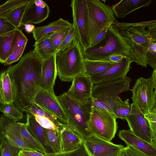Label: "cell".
I'll return each instance as SVG.
<instances>
[{"mask_svg": "<svg viewBox=\"0 0 156 156\" xmlns=\"http://www.w3.org/2000/svg\"><path fill=\"white\" fill-rule=\"evenodd\" d=\"M87 0H73L70 4L72 10L73 27L83 50L90 44L86 20Z\"/></svg>", "mask_w": 156, "mask_h": 156, "instance_id": "cell-9", "label": "cell"}, {"mask_svg": "<svg viewBox=\"0 0 156 156\" xmlns=\"http://www.w3.org/2000/svg\"><path fill=\"white\" fill-rule=\"evenodd\" d=\"M155 23L156 20L135 23L117 21L115 23L129 46L132 62H135L143 67H147V51L148 47L152 42L145 28Z\"/></svg>", "mask_w": 156, "mask_h": 156, "instance_id": "cell-2", "label": "cell"}, {"mask_svg": "<svg viewBox=\"0 0 156 156\" xmlns=\"http://www.w3.org/2000/svg\"><path fill=\"white\" fill-rule=\"evenodd\" d=\"M119 156H147L132 147L127 145L124 147Z\"/></svg>", "mask_w": 156, "mask_h": 156, "instance_id": "cell-44", "label": "cell"}, {"mask_svg": "<svg viewBox=\"0 0 156 156\" xmlns=\"http://www.w3.org/2000/svg\"><path fill=\"white\" fill-rule=\"evenodd\" d=\"M55 55L43 60L39 83L40 89L54 91V86L57 75Z\"/></svg>", "mask_w": 156, "mask_h": 156, "instance_id": "cell-19", "label": "cell"}, {"mask_svg": "<svg viewBox=\"0 0 156 156\" xmlns=\"http://www.w3.org/2000/svg\"><path fill=\"white\" fill-rule=\"evenodd\" d=\"M28 3L12 9L2 17L5 18L16 28H18L20 26V23L22 16Z\"/></svg>", "mask_w": 156, "mask_h": 156, "instance_id": "cell-32", "label": "cell"}, {"mask_svg": "<svg viewBox=\"0 0 156 156\" xmlns=\"http://www.w3.org/2000/svg\"><path fill=\"white\" fill-rule=\"evenodd\" d=\"M86 17L90 44L104 28L117 21L111 7L100 0H87Z\"/></svg>", "mask_w": 156, "mask_h": 156, "instance_id": "cell-6", "label": "cell"}, {"mask_svg": "<svg viewBox=\"0 0 156 156\" xmlns=\"http://www.w3.org/2000/svg\"><path fill=\"white\" fill-rule=\"evenodd\" d=\"M125 56L120 54H114L111 55L102 60H108L115 63L120 62Z\"/></svg>", "mask_w": 156, "mask_h": 156, "instance_id": "cell-48", "label": "cell"}, {"mask_svg": "<svg viewBox=\"0 0 156 156\" xmlns=\"http://www.w3.org/2000/svg\"><path fill=\"white\" fill-rule=\"evenodd\" d=\"M156 83L151 76L138 78L132 89L133 103L143 112L156 108Z\"/></svg>", "mask_w": 156, "mask_h": 156, "instance_id": "cell-7", "label": "cell"}, {"mask_svg": "<svg viewBox=\"0 0 156 156\" xmlns=\"http://www.w3.org/2000/svg\"><path fill=\"white\" fill-rule=\"evenodd\" d=\"M2 112L6 119L15 122L20 120L23 117V112L16 106L13 102L4 103Z\"/></svg>", "mask_w": 156, "mask_h": 156, "instance_id": "cell-33", "label": "cell"}, {"mask_svg": "<svg viewBox=\"0 0 156 156\" xmlns=\"http://www.w3.org/2000/svg\"><path fill=\"white\" fill-rule=\"evenodd\" d=\"M50 12L48 5L41 0H31L24 12L20 26L42 23L48 17Z\"/></svg>", "mask_w": 156, "mask_h": 156, "instance_id": "cell-16", "label": "cell"}, {"mask_svg": "<svg viewBox=\"0 0 156 156\" xmlns=\"http://www.w3.org/2000/svg\"><path fill=\"white\" fill-rule=\"evenodd\" d=\"M28 41L27 38L22 32V30L18 28L11 54L4 64V65L10 66L19 60L22 55Z\"/></svg>", "mask_w": 156, "mask_h": 156, "instance_id": "cell-25", "label": "cell"}, {"mask_svg": "<svg viewBox=\"0 0 156 156\" xmlns=\"http://www.w3.org/2000/svg\"><path fill=\"white\" fill-rule=\"evenodd\" d=\"M110 26L106 27L104 28L91 42L88 48L95 47L103 41L106 37L108 28Z\"/></svg>", "mask_w": 156, "mask_h": 156, "instance_id": "cell-45", "label": "cell"}, {"mask_svg": "<svg viewBox=\"0 0 156 156\" xmlns=\"http://www.w3.org/2000/svg\"><path fill=\"white\" fill-rule=\"evenodd\" d=\"M116 117L92 106L89 122L91 133L109 141L114 137L118 129Z\"/></svg>", "mask_w": 156, "mask_h": 156, "instance_id": "cell-8", "label": "cell"}, {"mask_svg": "<svg viewBox=\"0 0 156 156\" xmlns=\"http://www.w3.org/2000/svg\"><path fill=\"white\" fill-rule=\"evenodd\" d=\"M131 106L130 113L125 119L128 123L130 130L136 136L154 144L152 142L150 125L144 117L143 112L133 103L131 104Z\"/></svg>", "mask_w": 156, "mask_h": 156, "instance_id": "cell-12", "label": "cell"}, {"mask_svg": "<svg viewBox=\"0 0 156 156\" xmlns=\"http://www.w3.org/2000/svg\"><path fill=\"white\" fill-rule=\"evenodd\" d=\"M45 156H91L84 143L77 149L68 152L49 153L44 154Z\"/></svg>", "mask_w": 156, "mask_h": 156, "instance_id": "cell-36", "label": "cell"}, {"mask_svg": "<svg viewBox=\"0 0 156 156\" xmlns=\"http://www.w3.org/2000/svg\"><path fill=\"white\" fill-rule=\"evenodd\" d=\"M151 130L152 142L156 145V122H149Z\"/></svg>", "mask_w": 156, "mask_h": 156, "instance_id": "cell-49", "label": "cell"}, {"mask_svg": "<svg viewBox=\"0 0 156 156\" xmlns=\"http://www.w3.org/2000/svg\"><path fill=\"white\" fill-rule=\"evenodd\" d=\"M18 28L0 35V63L4 64L10 55Z\"/></svg>", "mask_w": 156, "mask_h": 156, "instance_id": "cell-26", "label": "cell"}, {"mask_svg": "<svg viewBox=\"0 0 156 156\" xmlns=\"http://www.w3.org/2000/svg\"><path fill=\"white\" fill-rule=\"evenodd\" d=\"M85 58L91 60L103 59L114 54L129 56V46L115 23L108 28L105 39L97 46L83 50Z\"/></svg>", "mask_w": 156, "mask_h": 156, "instance_id": "cell-5", "label": "cell"}, {"mask_svg": "<svg viewBox=\"0 0 156 156\" xmlns=\"http://www.w3.org/2000/svg\"><path fill=\"white\" fill-rule=\"evenodd\" d=\"M20 126L22 136L30 147L35 151L44 154L48 152L43 146L29 132L25 123L20 122Z\"/></svg>", "mask_w": 156, "mask_h": 156, "instance_id": "cell-30", "label": "cell"}, {"mask_svg": "<svg viewBox=\"0 0 156 156\" xmlns=\"http://www.w3.org/2000/svg\"><path fill=\"white\" fill-rule=\"evenodd\" d=\"M1 147V141H0V147Z\"/></svg>", "mask_w": 156, "mask_h": 156, "instance_id": "cell-53", "label": "cell"}, {"mask_svg": "<svg viewBox=\"0 0 156 156\" xmlns=\"http://www.w3.org/2000/svg\"><path fill=\"white\" fill-rule=\"evenodd\" d=\"M34 116L36 121L43 128L56 130L59 129V126L56 125L49 119L39 116Z\"/></svg>", "mask_w": 156, "mask_h": 156, "instance_id": "cell-41", "label": "cell"}, {"mask_svg": "<svg viewBox=\"0 0 156 156\" xmlns=\"http://www.w3.org/2000/svg\"><path fill=\"white\" fill-rule=\"evenodd\" d=\"M72 26L73 23L60 18L46 26L35 27L32 32L33 36L35 41H37L48 34Z\"/></svg>", "mask_w": 156, "mask_h": 156, "instance_id": "cell-22", "label": "cell"}, {"mask_svg": "<svg viewBox=\"0 0 156 156\" xmlns=\"http://www.w3.org/2000/svg\"><path fill=\"white\" fill-rule=\"evenodd\" d=\"M76 38H77L76 33L72 26L68 34L58 47L57 52L59 51L63 50L69 46Z\"/></svg>", "mask_w": 156, "mask_h": 156, "instance_id": "cell-42", "label": "cell"}, {"mask_svg": "<svg viewBox=\"0 0 156 156\" xmlns=\"http://www.w3.org/2000/svg\"><path fill=\"white\" fill-rule=\"evenodd\" d=\"M91 99L93 107L97 109L107 112L115 115L112 109L115 100L98 99L92 98Z\"/></svg>", "mask_w": 156, "mask_h": 156, "instance_id": "cell-38", "label": "cell"}, {"mask_svg": "<svg viewBox=\"0 0 156 156\" xmlns=\"http://www.w3.org/2000/svg\"><path fill=\"white\" fill-rule=\"evenodd\" d=\"M131 108V104L128 98L123 101L119 97L115 100L114 104L113 107V112L117 119L122 120L126 119L129 114Z\"/></svg>", "mask_w": 156, "mask_h": 156, "instance_id": "cell-29", "label": "cell"}, {"mask_svg": "<svg viewBox=\"0 0 156 156\" xmlns=\"http://www.w3.org/2000/svg\"><path fill=\"white\" fill-rule=\"evenodd\" d=\"M132 63L129 56H125L119 62L115 63L104 73L90 77L93 84L111 81L123 78L131 69Z\"/></svg>", "mask_w": 156, "mask_h": 156, "instance_id": "cell-17", "label": "cell"}, {"mask_svg": "<svg viewBox=\"0 0 156 156\" xmlns=\"http://www.w3.org/2000/svg\"><path fill=\"white\" fill-rule=\"evenodd\" d=\"M147 64L151 66L153 70L156 69V42L151 43L147 51Z\"/></svg>", "mask_w": 156, "mask_h": 156, "instance_id": "cell-40", "label": "cell"}, {"mask_svg": "<svg viewBox=\"0 0 156 156\" xmlns=\"http://www.w3.org/2000/svg\"><path fill=\"white\" fill-rule=\"evenodd\" d=\"M19 156H45L44 154L34 150H20Z\"/></svg>", "mask_w": 156, "mask_h": 156, "instance_id": "cell-46", "label": "cell"}, {"mask_svg": "<svg viewBox=\"0 0 156 156\" xmlns=\"http://www.w3.org/2000/svg\"><path fill=\"white\" fill-rule=\"evenodd\" d=\"M84 74L90 77L101 74L116 63L108 60H91L84 57Z\"/></svg>", "mask_w": 156, "mask_h": 156, "instance_id": "cell-23", "label": "cell"}, {"mask_svg": "<svg viewBox=\"0 0 156 156\" xmlns=\"http://www.w3.org/2000/svg\"><path fill=\"white\" fill-rule=\"evenodd\" d=\"M72 27L50 34V40L56 52L58 47L68 34Z\"/></svg>", "mask_w": 156, "mask_h": 156, "instance_id": "cell-37", "label": "cell"}, {"mask_svg": "<svg viewBox=\"0 0 156 156\" xmlns=\"http://www.w3.org/2000/svg\"><path fill=\"white\" fill-rule=\"evenodd\" d=\"M43 59L32 50L24 55L16 65L6 71L9 76L13 93V103L23 112L34 103L40 89L39 83Z\"/></svg>", "mask_w": 156, "mask_h": 156, "instance_id": "cell-1", "label": "cell"}, {"mask_svg": "<svg viewBox=\"0 0 156 156\" xmlns=\"http://www.w3.org/2000/svg\"><path fill=\"white\" fill-rule=\"evenodd\" d=\"M83 141L91 156H119L124 147L91 133Z\"/></svg>", "mask_w": 156, "mask_h": 156, "instance_id": "cell-11", "label": "cell"}, {"mask_svg": "<svg viewBox=\"0 0 156 156\" xmlns=\"http://www.w3.org/2000/svg\"><path fill=\"white\" fill-rule=\"evenodd\" d=\"M131 80L129 77L126 76L115 80L94 84L91 98L114 101L121 93L130 90L129 84Z\"/></svg>", "mask_w": 156, "mask_h": 156, "instance_id": "cell-10", "label": "cell"}, {"mask_svg": "<svg viewBox=\"0 0 156 156\" xmlns=\"http://www.w3.org/2000/svg\"><path fill=\"white\" fill-rule=\"evenodd\" d=\"M57 75L61 80L69 82L76 76L84 73L83 50L77 38L71 44L55 54Z\"/></svg>", "mask_w": 156, "mask_h": 156, "instance_id": "cell-4", "label": "cell"}, {"mask_svg": "<svg viewBox=\"0 0 156 156\" xmlns=\"http://www.w3.org/2000/svg\"><path fill=\"white\" fill-rule=\"evenodd\" d=\"M0 134L20 150H34L24 140L21 133L20 122L9 120L3 114L0 117Z\"/></svg>", "mask_w": 156, "mask_h": 156, "instance_id": "cell-14", "label": "cell"}, {"mask_svg": "<svg viewBox=\"0 0 156 156\" xmlns=\"http://www.w3.org/2000/svg\"><path fill=\"white\" fill-rule=\"evenodd\" d=\"M23 25L24 26V28L25 30L28 33L32 32L35 28L34 25L30 23L26 24Z\"/></svg>", "mask_w": 156, "mask_h": 156, "instance_id": "cell-50", "label": "cell"}, {"mask_svg": "<svg viewBox=\"0 0 156 156\" xmlns=\"http://www.w3.org/2000/svg\"><path fill=\"white\" fill-rule=\"evenodd\" d=\"M50 34L46 35L38 41H35L33 45L34 50L43 60L55 55L56 53L50 40Z\"/></svg>", "mask_w": 156, "mask_h": 156, "instance_id": "cell-27", "label": "cell"}, {"mask_svg": "<svg viewBox=\"0 0 156 156\" xmlns=\"http://www.w3.org/2000/svg\"><path fill=\"white\" fill-rule=\"evenodd\" d=\"M148 35L152 43L156 42V23L147 28Z\"/></svg>", "mask_w": 156, "mask_h": 156, "instance_id": "cell-47", "label": "cell"}, {"mask_svg": "<svg viewBox=\"0 0 156 156\" xmlns=\"http://www.w3.org/2000/svg\"><path fill=\"white\" fill-rule=\"evenodd\" d=\"M72 81L70 87L66 94L78 101L85 102L90 100L94 85L90 77L81 74L76 76Z\"/></svg>", "mask_w": 156, "mask_h": 156, "instance_id": "cell-15", "label": "cell"}, {"mask_svg": "<svg viewBox=\"0 0 156 156\" xmlns=\"http://www.w3.org/2000/svg\"><path fill=\"white\" fill-rule=\"evenodd\" d=\"M0 156H2V150L1 147H0Z\"/></svg>", "mask_w": 156, "mask_h": 156, "instance_id": "cell-52", "label": "cell"}, {"mask_svg": "<svg viewBox=\"0 0 156 156\" xmlns=\"http://www.w3.org/2000/svg\"><path fill=\"white\" fill-rule=\"evenodd\" d=\"M118 136L126 145L132 147L147 156H156V145L136 136L130 129L119 130Z\"/></svg>", "mask_w": 156, "mask_h": 156, "instance_id": "cell-18", "label": "cell"}, {"mask_svg": "<svg viewBox=\"0 0 156 156\" xmlns=\"http://www.w3.org/2000/svg\"><path fill=\"white\" fill-rule=\"evenodd\" d=\"M34 103L55 116L62 123L67 124L66 115L54 91L40 89L35 97Z\"/></svg>", "mask_w": 156, "mask_h": 156, "instance_id": "cell-13", "label": "cell"}, {"mask_svg": "<svg viewBox=\"0 0 156 156\" xmlns=\"http://www.w3.org/2000/svg\"><path fill=\"white\" fill-rule=\"evenodd\" d=\"M16 28L5 18L0 16V35L12 31Z\"/></svg>", "mask_w": 156, "mask_h": 156, "instance_id": "cell-43", "label": "cell"}, {"mask_svg": "<svg viewBox=\"0 0 156 156\" xmlns=\"http://www.w3.org/2000/svg\"><path fill=\"white\" fill-rule=\"evenodd\" d=\"M24 112L26 115H37L46 117L59 126L62 124L55 116L44 109L35 103H33L30 106L25 108L24 110Z\"/></svg>", "mask_w": 156, "mask_h": 156, "instance_id": "cell-31", "label": "cell"}, {"mask_svg": "<svg viewBox=\"0 0 156 156\" xmlns=\"http://www.w3.org/2000/svg\"><path fill=\"white\" fill-rule=\"evenodd\" d=\"M30 0H8L0 5V16L5 14L12 9L21 5L28 3Z\"/></svg>", "mask_w": 156, "mask_h": 156, "instance_id": "cell-39", "label": "cell"}, {"mask_svg": "<svg viewBox=\"0 0 156 156\" xmlns=\"http://www.w3.org/2000/svg\"><path fill=\"white\" fill-rule=\"evenodd\" d=\"M0 91L5 103L13 102L12 83L9 73L6 70L1 73Z\"/></svg>", "mask_w": 156, "mask_h": 156, "instance_id": "cell-28", "label": "cell"}, {"mask_svg": "<svg viewBox=\"0 0 156 156\" xmlns=\"http://www.w3.org/2000/svg\"><path fill=\"white\" fill-rule=\"evenodd\" d=\"M26 118L25 123L28 130L48 152V149L50 147L45 129L36 121L34 115H26Z\"/></svg>", "mask_w": 156, "mask_h": 156, "instance_id": "cell-24", "label": "cell"}, {"mask_svg": "<svg viewBox=\"0 0 156 156\" xmlns=\"http://www.w3.org/2000/svg\"><path fill=\"white\" fill-rule=\"evenodd\" d=\"M67 120V124L84 138L91 133L89 122L92 109L91 99L85 102L72 99L65 93L56 96Z\"/></svg>", "mask_w": 156, "mask_h": 156, "instance_id": "cell-3", "label": "cell"}, {"mask_svg": "<svg viewBox=\"0 0 156 156\" xmlns=\"http://www.w3.org/2000/svg\"><path fill=\"white\" fill-rule=\"evenodd\" d=\"M151 0H122L111 7L114 15L117 18H123L133 11L148 6Z\"/></svg>", "mask_w": 156, "mask_h": 156, "instance_id": "cell-21", "label": "cell"}, {"mask_svg": "<svg viewBox=\"0 0 156 156\" xmlns=\"http://www.w3.org/2000/svg\"><path fill=\"white\" fill-rule=\"evenodd\" d=\"M45 129L48 145L53 152H61L59 129L57 130L47 129Z\"/></svg>", "mask_w": 156, "mask_h": 156, "instance_id": "cell-34", "label": "cell"}, {"mask_svg": "<svg viewBox=\"0 0 156 156\" xmlns=\"http://www.w3.org/2000/svg\"><path fill=\"white\" fill-rule=\"evenodd\" d=\"M1 73L0 71V77L1 75ZM5 103L4 100L3 98L0 91V111L2 112V108L4 104Z\"/></svg>", "mask_w": 156, "mask_h": 156, "instance_id": "cell-51", "label": "cell"}, {"mask_svg": "<svg viewBox=\"0 0 156 156\" xmlns=\"http://www.w3.org/2000/svg\"><path fill=\"white\" fill-rule=\"evenodd\" d=\"M61 138V152L75 150L82 144L83 138L67 124L62 123L59 128Z\"/></svg>", "mask_w": 156, "mask_h": 156, "instance_id": "cell-20", "label": "cell"}, {"mask_svg": "<svg viewBox=\"0 0 156 156\" xmlns=\"http://www.w3.org/2000/svg\"><path fill=\"white\" fill-rule=\"evenodd\" d=\"M2 156H19L20 149L12 144L0 134Z\"/></svg>", "mask_w": 156, "mask_h": 156, "instance_id": "cell-35", "label": "cell"}]
</instances>
